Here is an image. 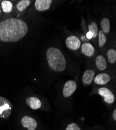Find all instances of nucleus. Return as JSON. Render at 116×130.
<instances>
[{
	"label": "nucleus",
	"mask_w": 116,
	"mask_h": 130,
	"mask_svg": "<svg viewBox=\"0 0 116 130\" xmlns=\"http://www.w3.org/2000/svg\"><path fill=\"white\" fill-rule=\"evenodd\" d=\"M28 26L23 20L9 18L0 22V41L15 42L24 38L28 33Z\"/></svg>",
	"instance_id": "obj_1"
},
{
	"label": "nucleus",
	"mask_w": 116,
	"mask_h": 130,
	"mask_svg": "<svg viewBox=\"0 0 116 130\" xmlns=\"http://www.w3.org/2000/svg\"><path fill=\"white\" fill-rule=\"evenodd\" d=\"M47 62L49 67L55 71L62 72L66 67V60L61 51L55 47H50L46 51Z\"/></svg>",
	"instance_id": "obj_2"
},
{
	"label": "nucleus",
	"mask_w": 116,
	"mask_h": 130,
	"mask_svg": "<svg viewBox=\"0 0 116 130\" xmlns=\"http://www.w3.org/2000/svg\"><path fill=\"white\" fill-rule=\"evenodd\" d=\"M12 111V105L5 97L0 96V118H8Z\"/></svg>",
	"instance_id": "obj_3"
},
{
	"label": "nucleus",
	"mask_w": 116,
	"mask_h": 130,
	"mask_svg": "<svg viewBox=\"0 0 116 130\" xmlns=\"http://www.w3.org/2000/svg\"><path fill=\"white\" fill-rule=\"evenodd\" d=\"M98 94L102 96L105 102L108 104L113 103L115 97L113 93L108 89L106 88H101L98 91Z\"/></svg>",
	"instance_id": "obj_4"
},
{
	"label": "nucleus",
	"mask_w": 116,
	"mask_h": 130,
	"mask_svg": "<svg viewBox=\"0 0 116 130\" xmlns=\"http://www.w3.org/2000/svg\"><path fill=\"white\" fill-rule=\"evenodd\" d=\"M77 88V84L73 80H69L65 84L62 90V94L64 97H68L71 96L75 92Z\"/></svg>",
	"instance_id": "obj_5"
},
{
	"label": "nucleus",
	"mask_w": 116,
	"mask_h": 130,
	"mask_svg": "<svg viewBox=\"0 0 116 130\" xmlns=\"http://www.w3.org/2000/svg\"><path fill=\"white\" fill-rule=\"evenodd\" d=\"M66 44L68 48L73 51H76L80 47L81 41L77 37L71 36L67 38Z\"/></svg>",
	"instance_id": "obj_6"
},
{
	"label": "nucleus",
	"mask_w": 116,
	"mask_h": 130,
	"mask_svg": "<svg viewBox=\"0 0 116 130\" xmlns=\"http://www.w3.org/2000/svg\"><path fill=\"white\" fill-rule=\"evenodd\" d=\"M22 124L28 130H35L38 126L37 122L35 119L27 116H24L22 119Z\"/></svg>",
	"instance_id": "obj_7"
},
{
	"label": "nucleus",
	"mask_w": 116,
	"mask_h": 130,
	"mask_svg": "<svg viewBox=\"0 0 116 130\" xmlns=\"http://www.w3.org/2000/svg\"><path fill=\"white\" fill-rule=\"evenodd\" d=\"M52 2V0H37L35 1V6L38 11H45L50 8Z\"/></svg>",
	"instance_id": "obj_8"
},
{
	"label": "nucleus",
	"mask_w": 116,
	"mask_h": 130,
	"mask_svg": "<svg viewBox=\"0 0 116 130\" xmlns=\"http://www.w3.org/2000/svg\"><path fill=\"white\" fill-rule=\"evenodd\" d=\"M27 105L33 110L39 109L41 108L42 104L40 100L36 97H29L26 99Z\"/></svg>",
	"instance_id": "obj_9"
},
{
	"label": "nucleus",
	"mask_w": 116,
	"mask_h": 130,
	"mask_svg": "<svg viewBox=\"0 0 116 130\" xmlns=\"http://www.w3.org/2000/svg\"><path fill=\"white\" fill-rule=\"evenodd\" d=\"M94 81L98 85H105L110 81V77L108 74L106 73H100L95 77Z\"/></svg>",
	"instance_id": "obj_10"
},
{
	"label": "nucleus",
	"mask_w": 116,
	"mask_h": 130,
	"mask_svg": "<svg viewBox=\"0 0 116 130\" xmlns=\"http://www.w3.org/2000/svg\"><path fill=\"white\" fill-rule=\"evenodd\" d=\"M95 47L89 43H84L81 46L82 53L88 57L92 56L95 53Z\"/></svg>",
	"instance_id": "obj_11"
},
{
	"label": "nucleus",
	"mask_w": 116,
	"mask_h": 130,
	"mask_svg": "<svg viewBox=\"0 0 116 130\" xmlns=\"http://www.w3.org/2000/svg\"><path fill=\"white\" fill-rule=\"evenodd\" d=\"M32 1L30 0H22L19 1L15 6L16 11L18 13H22L24 12L30 6Z\"/></svg>",
	"instance_id": "obj_12"
},
{
	"label": "nucleus",
	"mask_w": 116,
	"mask_h": 130,
	"mask_svg": "<svg viewBox=\"0 0 116 130\" xmlns=\"http://www.w3.org/2000/svg\"><path fill=\"white\" fill-rule=\"evenodd\" d=\"M95 73V72L92 70L89 69L86 70L84 72L82 77L83 83L86 85L90 84L94 80Z\"/></svg>",
	"instance_id": "obj_13"
},
{
	"label": "nucleus",
	"mask_w": 116,
	"mask_h": 130,
	"mask_svg": "<svg viewBox=\"0 0 116 130\" xmlns=\"http://www.w3.org/2000/svg\"><path fill=\"white\" fill-rule=\"evenodd\" d=\"M0 5H1L2 12L4 14H9L13 11L14 5L11 1L4 0L1 1Z\"/></svg>",
	"instance_id": "obj_14"
},
{
	"label": "nucleus",
	"mask_w": 116,
	"mask_h": 130,
	"mask_svg": "<svg viewBox=\"0 0 116 130\" xmlns=\"http://www.w3.org/2000/svg\"><path fill=\"white\" fill-rule=\"evenodd\" d=\"M95 64L97 68L100 71H103L107 68L106 60L102 55H98L96 57Z\"/></svg>",
	"instance_id": "obj_15"
},
{
	"label": "nucleus",
	"mask_w": 116,
	"mask_h": 130,
	"mask_svg": "<svg viewBox=\"0 0 116 130\" xmlns=\"http://www.w3.org/2000/svg\"><path fill=\"white\" fill-rule=\"evenodd\" d=\"M102 31L104 34H108L110 31V20L107 18H103L101 23Z\"/></svg>",
	"instance_id": "obj_16"
},
{
	"label": "nucleus",
	"mask_w": 116,
	"mask_h": 130,
	"mask_svg": "<svg viewBox=\"0 0 116 130\" xmlns=\"http://www.w3.org/2000/svg\"><path fill=\"white\" fill-rule=\"evenodd\" d=\"M107 58L109 63L113 64L116 61V51L113 48L109 49L107 52Z\"/></svg>",
	"instance_id": "obj_17"
},
{
	"label": "nucleus",
	"mask_w": 116,
	"mask_h": 130,
	"mask_svg": "<svg viewBox=\"0 0 116 130\" xmlns=\"http://www.w3.org/2000/svg\"><path fill=\"white\" fill-rule=\"evenodd\" d=\"M89 30L93 35V38H95L98 36V27L95 22H92L89 26Z\"/></svg>",
	"instance_id": "obj_18"
},
{
	"label": "nucleus",
	"mask_w": 116,
	"mask_h": 130,
	"mask_svg": "<svg viewBox=\"0 0 116 130\" xmlns=\"http://www.w3.org/2000/svg\"><path fill=\"white\" fill-rule=\"evenodd\" d=\"M98 44L100 47L104 46L107 41V37L102 30H100L98 34Z\"/></svg>",
	"instance_id": "obj_19"
},
{
	"label": "nucleus",
	"mask_w": 116,
	"mask_h": 130,
	"mask_svg": "<svg viewBox=\"0 0 116 130\" xmlns=\"http://www.w3.org/2000/svg\"><path fill=\"white\" fill-rule=\"evenodd\" d=\"M66 130H81V129L76 123H72L68 125Z\"/></svg>",
	"instance_id": "obj_20"
},
{
	"label": "nucleus",
	"mask_w": 116,
	"mask_h": 130,
	"mask_svg": "<svg viewBox=\"0 0 116 130\" xmlns=\"http://www.w3.org/2000/svg\"><path fill=\"white\" fill-rule=\"evenodd\" d=\"M87 38H88L89 39H92V38H93V35H92V34L91 33V32L89 31L88 32H87Z\"/></svg>",
	"instance_id": "obj_21"
},
{
	"label": "nucleus",
	"mask_w": 116,
	"mask_h": 130,
	"mask_svg": "<svg viewBox=\"0 0 116 130\" xmlns=\"http://www.w3.org/2000/svg\"><path fill=\"white\" fill-rule=\"evenodd\" d=\"M112 116H113V119L115 121L116 120V109L114 110L113 113H112Z\"/></svg>",
	"instance_id": "obj_22"
},
{
	"label": "nucleus",
	"mask_w": 116,
	"mask_h": 130,
	"mask_svg": "<svg viewBox=\"0 0 116 130\" xmlns=\"http://www.w3.org/2000/svg\"><path fill=\"white\" fill-rule=\"evenodd\" d=\"M2 14V9H1V5H0V16Z\"/></svg>",
	"instance_id": "obj_23"
}]
</instances>
